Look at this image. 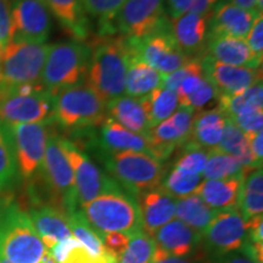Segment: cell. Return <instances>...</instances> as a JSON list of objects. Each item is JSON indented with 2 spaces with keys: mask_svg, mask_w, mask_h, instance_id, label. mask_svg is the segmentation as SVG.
Masks as SVG:
<instances>
[{
  "mask_svg": "<svg viewBox=\"0 0 263 263\" xmlns=\"http://www.w3.org/2000/svg\"><path fill=\"white\" fill-rule=\"evenodd\" d=\"M130 45L122 35L98 39L90 49L85 85L105 103L124 95Z\"/></svg>",
  "mask_w": 263,
  "mask_h": 263,
  "instance_id": "cell-1",
  "label": "cell"
},
{
  "mask_svg": "<svg viewBox=\"0 0 263 263\" xmlns=\"http://www.w3.org/2000/svg\"><path fill=\"white\" fill-rule=\"evenodd\" d=\"M45 252L28 213L14 202L0 201V257L11 263H41Z\"/></svg>",
  "mask_w": 263,
  "mask_h": 263,
  "instance_id": "cell-2",
  "label": "cell"
},
{
  "mask_svg": "<svg viewBox=\"0 0 263 263\" xmlns=\"http://www.w3.org/2000/svg\"><path fill=\"white\" fill-rule=\"evenodd\" d=\"M82 215L100 238L110 233L133 234L140 229V216L136 200L122 188L82 203Z\"/></svg>",
  "mask_w": 263,
  "mask_h": 263,
  "instance_id": "cell-3",
  "label": "cell"
},
{
  "mask_svg": "<svg viewBox=\"0 0 263 263\" xmlns=\"http://www.w3.org/2000/svg\"><path fill=\"white\" fill-rule=\"evenodd\" d=\"M104 163L115 182L134 196L160 188L167 173L162 161L145 153H104Z\"/></svg>",
  "mask_w": 263,
  "mask_h": 263,
  "instance_id": "cell-4",
  "label": "cell"
},
{
  "mask_svg": "<svg viewBox=\"0 0 263 263\" xmlns=\"http://www.w3.org/2000/svg\"><path fill=\"white\" fill-rule=\"evenodd\" d=\"M50 45L10 42L2 50L0 89L42 85V72Z\"/></svg>",
  "mask_w": 263,
  "mask_h": 263,
  "instance_id": "cell-5",
  "label": "cell"
},
{
  "mask_svg": "<svg viewBox=\"0 0 263 263\" xmlns=\"http://www.w3.org/2000/svg\"><path fill=\"white\" fill-rule=\"evenodd\" d=\"M90 49L80 42L50 45L42 72V85L57 95L66 88L82 84L88 71Z\"/></svg>",
  "mask_w": 263,
  "mask_h": 263,
  "instance_id": "cell-6",
  "label": "cell"
},
{
  "mask_svg": "<svg viewBox=\"0 0 263 263\" xmlns=\"http://www.w3.org/2000/svg\"><path fill=\"white\" fill-rule=\"evenodd\" d=\"M55 95L43 85L0 89V122L4 124L54 122Z\"/></svg>",
  "mask_w": 263,
  "mask_h": 263,
  "instance_id": "cell-7",
  "label": "cell"
},
{
  "mask_svg": "<svg viewBox=\"0 0 263 263\" xmlns=\"http://www.w3.org/2000/svg\"><path fill=\"white\" fill-rule=\"evenodd\" d=\"M106 118V103L85 84L66 88L55 95L54 122L68 129L98 127Z\"/></svg>",
  "mask_w": 263,
  "mask_h": 263,
  "instance_id": "cell-8",
  "label": "cell"
},
{
  "mask_svg": "<svg viewBox=\"0 0 263 263\" xmlns=\"http://www.w3.org/2000/svg\"><path fill=\"white\" fill-rule=\"evenodd\" d=\"M59 137L57 133L49 132L47 149L39 172H42L49 192L54 196L57 209L65 216H68L77 211V190L73 172L61 149Z\"/></svg>",
  "mask_w": 263,
  "mask_h": 263,
  "instance_id": "cell-9",
  "label": "cell"
},
{
  "mask_svg": "<svg viewBox=\"0 0 263 263\" xmlns=\"http://www.w3.org/2000/svg\"><path fill=\"white\" fill-rule=\"evenodd\" d=\"M59 141L73 172L80 205L103 194L121 189V186L112 178L103 173V171L83 151L78 149L76 144L62 137H59Z\"/></svg>",
  "mask_w": 263,
  "mask_h": 263,
  "instance_id": "cell-10",
  "label": "cell"
},
{
  "mask_svg": "<svg viewBox=\"0 0 263 263\" xmlns=\"http://www.w3.org/2000/svg\"><path fill=\"white\" fill-rule=\"evenodd\" d=\"M112 21L122 37L139 41L166 25L168 17L164 0H127Z\"/></svg>",
  "mask_w": 263,
  "mask_h": 263,
  "instance_id": "cell-11",
  "label": "cell"
},
{
  "mask_svg": "<svg viewBox=\"0 0 263 263\" xmlns=\"http://www.w3.org/2000/svg\"><path fill=\"white\" fill-rule=\"evenodd\" d=\"M136 54L144 62L154 67L161 74L167 76L177 71L192 59L180 50L170 31V18L156 32L139 41L128 39Z\"/></svg>",
  "mask_w": 263,
  "mask_h": 263,
  "instance_id": "cell-12",
  "label": "cell"
},
{
  "mask_svg": "<svg viewBox=\"0 0 263 263\" xmlns=\"http://www.w3.org/2000/svg\"><path fill=\"white\" fill-rule=\"evenodd\" d=\"M8 127L14 141L18 174L24 179H32L42 168L50 132L49 124L20 123Z\"/></svg>",
  "mask_w": 263,
  "mask_h": 263,
  "instance_id": "cell-13",
  "label": "cell"
},
{
  "mask_svg": "<svg viewBox=\"0 0 263 263\" xmlns=\"http://www.w3.org/2000/svg\"><path fill=\"white\" fill-rule=\"evenodd\" d=\"M11 42L43 44L51 29V16L44 0H11Z\"/></svg>",
  "mask_w": 263,
  "mask_h": 263,
  "instance_id": "cell-14",
  "label": "cell"
},
{
  "mask_svg": "<svg viewBox=\"0 0 263 263\" xmlns=\"http://www.w3.org/2000/svg\"><path fill=\"white\" fill-rule=\"evenodd\" d=\"M202 239L217 258L239 251L248 241V222L239 209L219 211L207 227Z\"/></svg>",
  "mask_w": 263,
  "mask_h": 263,
  "instance_id": "cell-15",
  "label": "cell"
},
{
  "mask_svg": "<svg viewBox=\"0 0 263 263\" xmlns=\"http://www.w3.org/2000/svg\"><path fill=\"white\" fill-rule=\"evenodd\" d=\"M195 114V111L186 107L177 108L172 116L150 128L145 137L153 145L155 159L164 161L176 147L184 145L189 140Z\"/></svg>",
  "mask_w": 263,
  "mask_h": 263,
  "instance_id": "cell-16",
  "label": "cell"
},
{
  "mask_svg": "<svg viewBox=\"0 0 263 263\" xmlns=\"http://www.w3.org/2000/svg\"><path fill=\"white\" fill-rule=\"evenodd\" d=\"M201 65L203 77L213 85L218 97L238 95L258 82H262L261 68L224 65L206 55H203Z\"/></svg>",
  "mask_w": 263,
  "mask_h": 263,
  "instance_id": "cell-17",
  "label": "cell"
},
{
  "mask_svg": "<svg viewBox=\"0 0 263 263\" xmlns=\"http://www.w3.org/2000/svg\"><path fill=\"white\" fill-rule=\"evenodd\" d=\"M136 201L139 210L140 229L151 238L176 216V199L161 189V186L139 194Z\"/></svg>",
  "mask_w": 263,
  "mask_h": 263,
  "instance_id": "cell-18",
  "label": "cell"
},
{
  "mask_svg": "<svg viewBox=\"0 0 263 263\" xmlns=\"http://www.w3.org/2000/svg\"><path fill=\"white\" fill-rule=\"evenodd\" d=\"M211 12L205 15L184 14L178 17H168L170 31L174 42L180 50L190 58L201 51L203 45H206Z\"/></svg>",
  "mask_w": 263,
  "mask_h": 263,
  "instance_id": "cell-19",
  "label": "cell"
},
{
  "mask_svg": "<svg viewBox=\"0 0 263 263\" xmlns=\"http://www.w3.org/2000/svg\"><path fill=\"white\" fill-rule=\"evenodd\" d=\"M206 50V57L224 65L246 68H261L262 66V60L252 52L244 38L230 35L209 37Z\"/></svg>",
  "mask_w": 263,
  "mask_h": 263,
  "instance_id": "cell-20",
  "label": "cell"
},
{
  "mask_svg": "<svg viewBox=\"0 0 263 263\" xmlns=\"http://www.w3.org/2000/svg\"><path fill=\"white\" fill-rule=\"evenodd\" d=\"M259 14L261 12L240 9L232 3H221L211 12L209 37L230 35L245 39Z\"/></svg>",
  "mask_w": 263,
  "mask_h": 263,
  "instance_id": "cell-21",
  "label": "cell"
},
{
  "mask_svg": "<svg viewBox=\"0 0 263 263\" xmlns=\"http://www.w3.org/2000/svg\"><path fill=\"white\" fill-rule=\"evenodd\" d=\"M106 114L108 118L141 136H146L151 128L147 97L133 98L122 95L112 99L106 104Z\"/></svg>",
  "mask_w": 263,
  "mask_h": 263,
  "instance_id": "cell-22",
  "label": "cell"
},
{
  "mask_svg": "<svg viewBox=\"0 0 263 263\" xmlns=\"http://www.w3.org/2000/svg\"><path fill=\"white\" fill-rule=\"evenodd\" d=\"M153 239L157 248L167 255L184 258L195 251L202 236L179 219L174 218L157 230Z\"/></svg>",
  "mask_w": 263,
  "mask_h": 263,
  "instance_id": "cell-23",
  "label": "cell"
},
{
  "mask_svg": "<svg viewBox=\"0 0 263 263\" xmlns=\"http://www.w3.org/2000/svg\"><path fill=\"white\" fill-rule=\"evenodd\" d=\"M28 216L47 250H50L61 240L72 236L67 217L57 207L50 205L33 207L29 210Z\"/></svg>",
  "mask_w": 263,
  "mask_h": 263,
  "instance_id": "cell-24",
  "label": "cell"
},
{
  "mask_svg": "<svg viewBox=\"0 0 263 263\" xmlns=\"http://www.w3.org/2000/svg\"><path fill=\"white\" fill-rule=\"evenodd\" d=\"M244 177L228 179H203L195 194L216 212L239 209Z\"/></svg>",
  "mask_w": 263,
  "mask_h": 263,
  "instance_id": "cell-25",
  "label": "cell"
},
{
  "mask_svg": "<svg viewBox=\"0 0 263 263\" xmlns=\"http://www.w3.org/2000/svg\"><path fill=\"white\" fill-rule=\"evenodd\" d=\"M100 145L104 153L134 151L154 156V149L145 136L128 130L111 118H105L101 124Z\"/></svg>",
  "mask_w": 263,
  "mask_h": 263,
  "instance_id": "cell-26",
  "label": "cell"
},
{
  "mask_svg": "<svg viewBox=\"0 0 263 263\" xmlns=\"http://www.w3.org/2000/svg\"><path fill=\"white\" fill-rule=\"evenodd\" d=\"M227 116L219 107L195 114L193 129L186 143L205 150L216 149L221 143Z\"/></svg>",
  "mask_w": 263,
  "mask_h": 263,
  "instance_id": "cell-27",
  "label": "cell"
},
{
  "mask_svg": "<svg viewBox=\"0 0 263 263\" xmlns=\"http://www.w3.org/2000/svg\"><path fill=\"white\" fill-rule=\"evenodd\" d=\"M162 82L163 74L141 60L130 45V59L128 62L124 94L133 98H145L151 91L162 87Z\"/></svg>",
  "mask_w": 263,
  "mask_h": 263,
  "instance_id": "cell-28",
  "label": "cell"
},
{
  "mask_svg": "<svg viewBox=\"0 0 263 263\" xmlns=\"http://www.w3.org/2000/svg\"><path fill=\"white\" fill-rule=\"evenodd\" d=\"M216 211L209 207L196 194L176 200V216L184 224L195 230L202 236L210 223L216 216Z\"/></svg>",
  "mask_w": 263,
  "mask_h": 263,
  "instance_id": "cell-29",
  "label": "cell"
},
{
  "mask_svg": "<svg viewBox=\"0 0 263 263\" xmlns=\"http://www.w3.org/2000/svg\"><path fill=\"white\" fill-rule=\"evenodd\" d=\"M216 149L236 157L248 172L255 168H261L252 156L246 134L228 117L226 121L222 140Z\"/></svg>",
  "mask_w": 263,
  "mask_h": 263,
  "instance_id": "cell-30",
  "label": "cell"
},
{
  "mask_svg": "<svg viewBox=\"0 0 263 263\" xmlns=\"http://www.w3.org/2000/svg\"><path fill=\"white\" fill-rule=\"evenodd\" d=\"M239 211L245 221L263 216V173L262 168L251 170L245 174L240 195Z\"/></svg>",
  "mask_w": 263,
  "mask_h": 263,
  "instance_id": "cell-31",
  "label": "cell"
},
{
  "mask_svg": "<svg viewBox=\"0 0 263 263\" xmlns=\"http://www.w3.org/2000/svg\"><path fill=\"white\" fill-rule=\"evenodd\" d=\"M246 173L248 171L236 157L218 149L209 150V159L202 172L203 179H228L234 177H245Z\"/></svg>",
  "mask_w": 263,
  "mask_h": 263,
  "instance_id": "cell-32",
  "label": "cell"
},
{
  "mask_svg": "<svg viewBox=\"0 0 263 263\" xmlns=\"http://www.w3.org/2000/svg\"><path fill=\"white\" fill-rule=\"evenodd\" d=\"M49 11L57 17L61 25L77 37L85 33L83 8L80 0H44Z\"/></svg>",
  "mask_w": 263,
  "mask_h": 263,
  "instance_id": "cell-33",
  "label": "cell"
},
{
  "mask_svg": "<svg viewBox=\"0 0 263 263\" xmlns=\"http://www.w3.org/2000/svg\"><path fill=\"white\" fill-rule=\"evenodd\" d=\"M18 176L14 141L6 124L0 122V193L14 185Z\"/></svg>",
  "mask_w": 263,
  "mask_h": 263,
  "instance_id": "cell-34",
  "label": "cell"
},
{
  "mask_svg": "<svg viewBox=\"0 0 263 263\" xmlns=\"http://www.w3.org/2000/svg\"><path fill=\"white\" fill-rule=\"evenodd\" d=\"M218 98V107L227 117H233L248 108H261L263 110V85L258 82L242 93L232 97L221 95Z\"/></svg>",
  "mask_w": 263,
  "mask_h": 263,
  "instance_id": "cell-35",
  "label": "cell"
},
{
  "mask_svg": "<svg viewBox=\"0 0 263 263\" xmlns=\"http://www.w3.org/2000/svg\"><path fill=\"white\" fill-rule=\"evenodd\" d=\"M66 217H67L68 227L71 229L72 236L77 239L91 255L99 256V257L107 256L100 235L87 222V219L84 218L82 212L74 211L73 213Z\"/></svg>",
  "mask_w": 263,
  "mask_h": 263,
  "instance_id": "cell-36",
  "label": "cell"
},
{
  "mask_svg": "<svg viewBox=\"0 0 263 263\" xmlns=\"http://www.w3.org/2000/svg\"><path fill=\"white\" fill-rule=\"evenodd\" d=\"M151 128L167 120L179 106L178 97L174 90L160 87L147 95Z\"/></svg>",
  "mask_w": 263,
  "mask_h": 263,
  "instance_id": "cell-37",
  "label": "cell"
},
{
  "mask_svg": "<svg viewBox=\"0 0 263 263\" xmlns=\"http://www.w3.org/2000/svg\"><path fill=\"white\" fill-rule=\"evenodd\" d=\"M202 180V174L186 173L173 167L172 171L164 177L161 184V189L164 190L173 199L178 200L195 194Z\"/></svg>",
  "mask_w": 263,
  "mask_h": 263,
  "instance_id": "cell-38",
  "label": "cell"
},
{
  "mask_svg": "<svg viewBox=\"0 0 263 263\" xmlns=\"http://www.w3.org/2000/svg\"><path fill=\"white\" fill-rule=\"evenodd\" d=\"M155 250L154 239L139 229L129 235L126 251L121 255L117 263H151Z\"/></svg>",
  "mask_w": 263,
  "mask_h": 263,
  "instance_id": "cell-39",
  "label": "cell"
},
{
  "mask_svg": "<svg viewBox=\"0 0 263 263\" xmlns=\"http://www.w3.org/2000/svg\"><path fill=\"white\" fill-rule=\"evenodd\" d=\"M183 146L182 154L174 162V168L186 173L202 174L209 159V150L195 146L190 143H185Z\"/></svg>",
  "mask_w": 263,
  "mask_h": 263,
  "instance_id": "cell-40",
  "label": "cell"
},
{
  "mask_svg": "<svg viewBox=\"0 0 263 263\" xmlns=\"http://www.w3.org/2000/svg\"><path fill=\"white\" fill-rule=\"evenodd\" d=\"M85 12L100 20L105 25L112 24L118 10L127 0H80Z\"/></svg>",
  "mask_w": 263,
  "mask_h": 263,
  "instance_id": "cell-41",
  "label": "cell"
},
{
  "mask_svg": "<svg viewBox=\"0 0 263 263\" xmlns=\"http://www.w3.org/2000/svg\"><path fill=\"white\" fill-rule=\"evenodd\" d=\"M170 17H178L184 14L205 15L212 11L218 0H164Z\"/></svg>",
  "mask_w": 263,
  "mask_h": 263,
  "instance_id": "cell-42",
  "label": "cell"
},
{
  "mask_svg": "<svg viewBox=\"0 0 263 263\" xmlns=\"http://www.w3.org/2000/svg\"><path fill=\"white\" fill-rule=\"evenodd\" d=\"M217 97H218V95H217V91L215 88H213V85L205 78V81H203V83L201 84V87H200L199 89L194 91L193 94L188 95V97L179 99L178 101L180 107L190 108V110H194L195 112H197V111L202 110L207 104H210L212 100H215Z\"/></svg>",
  "mask_w": 263,
  "mask_h": 263,
  "instance_id": "cell-43",
  "label": "cell"
},
{
  "mask_svg": "<svg viewBox=\"0 0 263 263\" xmlns=\"http://www.w3.org/2000/svg\"><path fill=\"white\" fill-rule=\"evenodd\" d=\"M229 118V117H228ZM230 120L245 134L259 133L263 128V110L261 108H248L230 117Z\"/></svg>",
  "mask_w": 263,
  "mask_h": 263,
  "instance_id": "cell-44",
  "label": "cell"
},
{
  "mask_svg": "<svg viewBox=\"0 0 263 263\" xmlns=\"http://www.w3.org/2000/svg\"><path fill=\"white\" fill-rule=\"evenodd\" d=\"M202 72V65H201V60L200 59H192V60L186 62L185 65L182 66V67L178 68L177 71L172 72V73L163 76V82H162V87L167 88V89L171 90H177V88L179 87V84L188 78L189 76L195 74V73H200Z\"/></svg>",
  "mask_w": 263,
  "mask_h": 263,
  "instance_id": "cell-45",
  "label": "cell"
},
{
  "mask_svg": "<svg viewBox=\"0 0 263 263\" xmlns=\"http://www.w3.org/2000/svg\"><path fill=\"white\" fill-rule=\"evenodd\" d=\"M101 241H103L106 255L117 263L121 255L126 251L129 235L123 234V233H110V234L101 236Z\"/></svg>",
  "mask_w": 263,
  "mask_h": 263,
  "instance_id": "cell-46",
  "label": "cell"
},
{
  "mask_svg": "<svg viewBox=\"0 0 263 263\" xmlns=\"http://www.w3.org/2000/svg\"><path fill=\"white\" fill-rule=\"evenodd\" d=\"M245 41L248 42L250 49L258 59H263V16L262 12L255 18L252 27Z\"/></svg>",
  "mask_w": 263,
  "mask_h": 263,
  "instance_id": "cell-47",
  "label": "cell"
},
{
  "mask_svg": "<svg viewBox=\"0 0 263 263\" xmlns=\"http://www.w3.org/2000/svg\"><path fill=\"white\" fill-rule=\"evenodd\" d=\"M11 3L0 0V50L11 42L12 22H11Z\"/></svg>",
  "mask_w": 263,
  "mask_h": 263,
  "instance_id": "cell-48",
  "label": "cell"
},
{
  "mask_svg": "<svg viewBox=\"0 0 263 263\" xmlns=\"http://www.w3.org/2000/svg\"><path fill=\"white\" fill-rule=\"evenodd\" d=\"M203 81H205L203 72L192 74V76H189L188 78H185V80H184L182 83L179 84V87L177 88V90H176L177 97H178V100L179 99H183V98L188 97V95H190V94H193L194 91H196L200 87H201Z\"/></svg>",
  "mask_w": 263,
  "mask_h": 263,
  "instance_id": "cell-49",
  "label": "cell"
},
{
  "mask_svg": "<svg viewBox=\"0 0 263 263\" xmlns=\"http://www.w3.org/2000/svg\"><path fill=\"white\" fill-rule=\"evenodd\" d=\"M249 141L250 150H251L252 156L257 163L258 167L262 168V160H263V133L259 132V133H251L246 134Z\"/></svg>",
  "mask_w": 263,
  "mask_h": 263,
  "instance_id": "cell-50",
  "label": "cell"
},
{
  "mask_svg": "<svg viewBox=\"0 0 263 263\" xmlns=\"http://www.w3.org/2000/svg\"><path fill=\"white\" fill-rule=\"evenodd\" d=\"M218 263H256L251 257H249L244 251L239 250V251L230 252L224 256L217 258Z\"/></svg>",
  "mask_w": 263,
  "mask_h": 263,
  "instance_id": "cell-51",
  "label": "cell"
},
{
  "mask_svg": "<svg viewBox=\"0 0 263 263\" xmlns=\"http://www.w3.org/2000/svg\"><path fill=\"white\" fill-rule=\"evenodd\" d=\"M151 263H193L192 261L186 258H180V257H173V256L167 255L166 252L159 249L156 246L155 254H154V258Z\"/></svg>",
  "mask_w": 263,
  "mask_h": 263,
  "instance_id": "cell-52",
  "label": "cell"
},
{
  "mask_svg": "<svg viewBox=\"0 0 263 263\" xmlns=\"http://www.w3.org/2000/svg\"><path fill=\"white\" fill-rule=\"evenodd\" d=\"M256 2H257V0H230V3H232L233 5L238 6L240 9L249 10V11H257Z\"/></svg>",
  "mask_w": 263,
  "mask_h": 263,
  "instance_id": "cell-53",
  "label": "cell"
},
{
  "mask_svg": "<svg viewBox=\"0 0 263 263\" xmlns=\"http://www.w3.org/2000/svg\"><path fill=\"white\" fill-rule=\"evenodd\" d=\"M41 263H58V262H57V259L54 258V256L50 254V251L47 250V252H45L44 256H43L41 259Z\"/></svg>",
  "mask_w": 263,
  "mask_h": 263,
  "instance_id": "cell-54",
  "label": "cell"
},
{
  "mask_svg": "<svg viewBox=\"0 0 263 263\" xmlns=\"http://www.w3.org/2000/svg\"><path fill=\"white\" fill-rule=\"evenodd\" d=\"M0 263H11V262H9L8 259H5V258H3V257H0Z\"/></svg>",
  "mask_w": 263,
  "mask_h": 263,
  "instance_id": "cell-55",
  "label": "cell"
},
{
  "mask_svg": "<svg viewBox=\"0 0 263 263\" xmlns=\"http://www.w3.org/2000/svg\"><path fill=\"white\" fill-rule=\"evenodd\" d=\"M0 59H2V50H0Z\"/></svg>",
  "mask_w": 263,
  "mask_h": 263,
  "instance_id": "cell-56",
  "label": "cell"
},
{
  "mask_svg": "<svg viewBox=\"0 0 263 263\" xmlns=\"http://www.w3.org/2000/svg\"><path fill=\"white\" fill-rule=\"evenodd\" d=\"M5 2H9V3H11V0H5Z\"/></svg>",
  "mask_w": 263,
  "mask_h": 263,
  "instance_id": "cell-57",
  "label": "cell"
},
{
  "mask_svg": "<svg viewBox=\"0 0 263 263\" xmlns=\"http://www.w3.org/2000/svg\"><path fill=\"white\" fill-rule=\"evenodd\" d=\"M211 263H218V262H217V261H216V262H211Z\"/></svg>",
  "mask_w": 263,
  "mask_h": 263,
  "instance_id": "cell-58",
  "label": "cell"
}]
</instances>
